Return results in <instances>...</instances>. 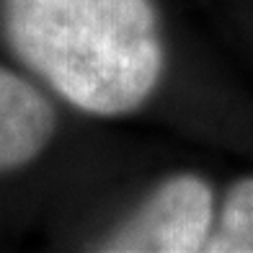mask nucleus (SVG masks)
Instances as JSON below:
<instances>
[{"instance_id": "f257e3e1", "label": "nucleus", "mask_w": 253, "mask_h": 253, "mask_svg": "<svg viewBox=\"0 0 253 253\" xmlns=\"http://www.w3.org/2000/svg\"><path fill=\"white\" fill-rule=\"evenodd\" d=\"M3 26L18 60L88 114L140 109L163 75L153 0H3Z\"/></svg>"}, {"instance_id": "f03ea898", "label": "nucleus", "mask_w": 253, "mask_h": 253, "mask_svg": "<svg viewBox=\"0 0 253 253\" xmlns=\"http://www.w3.org/2000/svg\"><path fill=\"white\" fill-rule=\"evenodd\" d=\"M212 233V191L199 176H176L145 199L103 251L119 253H191L204 251Z\"/></svg>"}, {"instance_id": "7ed1b4c3", "label": "nucleus", "mask_w": 253, "mask_h": 253, "mask_svg": "<svg viewBox=\"0 0 253 253\" xmlns=\"http://www.w3.org/2000/svg\"><path fill=\"white\" fill-rule=\"evenodd\" d=\"M52 103L29 80L0 67V173L26 166L52 140Z\"/></svg>"}, {"instance_id": "20e7f679", "label": "nucleus", "mask_w": 253, "mask_h": 253, "mask_svg": "<svg viewBox=\"0 0 253 253\" xmlns=\"http://www.w3.org/2000/svg\"><path fill=\"white\" fill-rule=\"evenodd\" d=\"M204 251L253 253V178L238 181L227 191L217 230L210 233Z\"/></svg>"}]
</instances>
